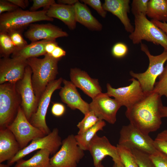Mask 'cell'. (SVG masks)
<instances>
[{
    "label": "cell",
    "instance_id": "obj_1",
    "mask_svg": "<svg viewBox=\"0 0 167 167\" xmlns=\"http://www.w3.org/2000/svg\"><path fill=\"white\" fill-rule=\"evenodd\" d=\"M161 97L153 91L146 93L140 101L126 109L125 115L130 124L146 135L158 130L162 123Z\"/></svg>",
    "mask_w": 167,
    "mask_h": 167
},
{
    "label": "cell",
    "instance_id": "obj_2",
    "mask_svg": "<svg viewBox=\"0 0 167 167\" xmlns=\"http://www.w3.org/2000/svg\"><path fill=\"white\" fill-rule=\"evenodd\" d=\"M56 59L46 53L44 58H31L27 59L32 71V82L38 101L48 85L55 79L58 73V62Z\"/></svg>",
    "mask_w": 167,
    "mask_h": 167
},
{
    "label": "cell",
    "instance_id": "obj_3",
    "mask_svg": "<svg viewBox=\"0 0 167 167\" xmlns=\"http://www.w3.org/2000/svg\"><path fill=\"white\" fill-rule=\"evenodd\" d=\"M134 16V29L129 36L134 44H138L143 40L160 45L167 50V35L161 28L149 20L142 14Z\"/></svg>",
    "mask_w": 167,
    "mask_h": 167
},
{
    "label": "cell",
    "instance_id": "obj_4",
    "mask_svg": "<svg viewBox=\"0 0 167 167\" xmlns=\"http://www.w3.org/2000/svg\"><path fill=\"white\" fill-rule=\"evenodd\" d=\"M47 11L43 9L32 11L19 8L12 12L3 13L0 15V32L24 30L31 24L38 21H53L54 19L47 15Z\"/></svg>",
    "mask_w": 167,
    "mask_h": 167
},
{
    "label": "cell",
    "instance_id": "obj_5",
    "mask_svg": "<svg viewBox=\"0 0 167 167\" xmlns=\"http://www.w3.org/2000/svg\"><path fill=\"white\" fill-rule=\"evenodd\" d=\"M140 49L148 56L149 65L147 69L142 73H135L131 71L130 74L139 82L145 93L152 91L157 78L162 73L164 65L167 61V50L164 49L162 53L157 55H152L148 46L141 42Z\"/></svg>",
    "mask_w": 167,
    "mask_h": 167
},
{
    "label": "cell",
    "instance_id": "obj_6",
    "mask_svg": "<svg viewBox=\"0 0 167 167\" xmlns=\"http://www.w3.org/2000/svg\"><path fill=\"white\" fill-rule=\"evenodd\" d=\"M21 99L16 84L0 85V128H7L14 121L21 106Z\"/></svg>",
    "mask_w": 167,
    "mask_h": 167
},
{
    "label": "cell",
    "instance_id": "obj_7",
    "mask_svg": "<svg viewBox=\"0 0 167 167\" xmlns=\"http://www.w3.org/2000/svg\"><path fill=\"white\" fill-rule=\"evenodd\" d=\"M75 135L71 134L62 140L60 149L50 158L51 167H77L84 156Z\"/></svg>",
    "mask_w": 167,
    "mask_h": 167
},
{
    "label": "cell",
    "instance_id": "obj_8",
    "mask_svg": "<svg viewBox=\"0 0 167 167\" xmlns=\"http://www.w3.org/2000/svg\"><path fill=\"white\" fill-rule=\"evenodd\" d=\"M118 144L130 150L141 151L149 155L157 150L154 140L148 135L143 134L130 123L123 126L121 128Z\"/></svg>",
    "mask_w": 167,
    "mask_h": 167
},
{
    "label": "cell",
    "instance_id": "obj_9",
    "mask_svg": "<svg viewBox=\"0 0 167 167\" xmlns=\"http://www.w3.org/2000/svg\"><path fill=\"white\" fill-rule=\"evenodd\" d=\"M7 128L15 136L21 149L27 146L30 141L46 135L30 123L21 106L15 119Z\"/></svg>",
    "mask_w": 167,
    "mask_h": 167
},
{
    "label": "cell",
    "instance_id": "obj_10",
    "mask_svg": "<svg viewBox=\"0 0 167 167\" xmlns=\"http://www.w3.org/2000/svg\"><path fill=\"white\" fill-rule=\"evenodd\" d=\"M62 142L58 129L55 128L48 135L33 140L27 146L20 150L13 158L8 161L7 164L11 166L24 156L38 149H48L51 155H54L61 146Z\"/></svg>",
    "mask_w": 167,
    "mask_h": 167
},
{
    "label": "cell",
    "instance_id": "obj_11",
    "mask_svg": "<svg viewBox=\"0 0 167 167\" xmlns=\"http://www.w3.org/2000/svg\"><path fill=\"white\" fill-rule=\"evenodd\" d=\"M63 79L60 78L50 82L47 86L38 101L36 112L32 115L30 123L47 135L51 132L46 122V116L52 95L56 90L61 88Z\"/></svg>",
    "mask_w": 167,
    "mask_h": 167
},
{
    "label": "cell",
    "instance_id": "obj_12",
    "mask_svg": "<svg viewBox=\"0 0 167 167\" xmlns=\"http://www.w3.org/2000/svg\"><path fill=\"white\" fill-rule=\"evenodd\" d=\"M32 69L28 65L23 78L16 84V89L21 97V106L29 121L36 112L38 103L32 84Z\"/></svg>",
    "mask_w": 167,
    "mask_h": 167
},
{
    "label": "cell",
    "instance_id": "obj_13",
    "mask_svg": "<svg viewBox=\"0 0 167 167\" xmlns=\"http://www.w3.org/2000/svg\"><path fill=\"white\" fill-rule=\"evenodd\" d=\"M130 80L132 83L128 86L117 88H113L110 84L106 85V93L110 97H113L121 104L128 108L142 99L145 93L137 80L133 78Z\"/></svg>",
    "mask_w": 167,
    "mask_h": 167
},
{
    "label": "cell",
    "instance_id": "obj_14",
    "mask_svg": "<svg viewBox=\"0 0 167 167\" xmlns=\"http://www.w3.org/2000/svg\"><path fill=\"white\" fill-rule=\"evenodd\" d=\"M89 104L90 110L94 112L101 120L114 124L116 121L117 112L121 107L115 99H112L106 93H101L92 99Z\"/></svg>",
    "mask_w": 167,
    "mask_h": 167
},
{
    "label": "cell",
    "instance_id": "obj_15",
    "mask_svg": "<svg viewBox=\"0 0 167 167\" xmlns=\"http://www.w3.org/2000/svg\"><path fill=\"white\" fill-rule=\"evenodd\" d=\"M27 60L9 57L0 59V84H16L23 78Z\"/></svg>",
    "mask_w": 167,
    "mask_h": 167
},
{
    "label": "cell",
    "instance_id": "obj_16",
    "mask_svg": "<svg viewBox=\"0 0 167 167\" xmlns=\"http://www.w3.org/2000/svg\"><path fill=\"white\" fill-rule=\"evenodd\" d=\"M88 150L95 167L108 156L111 157L113 162L121 161L117 147L112 145L105 136L100 137L96 134L90 143Z\"/></svg>",
    "mask_w": 167,
    "mask_h": 167
},
{
    "label": "cell",
    "instance_id": "obj_17",
    "mask_svg": "<svg viewBox=\"0 0 167 167\" xmlns=\"http://www.w3.org/2000/svg\"><path fill=\"white\" fill-rule=\"evenodd\" d=\"M24 33L26 38L31 42L40 40H55L60 37H66L68 33L61 28L50 23L46 24H31Z\"/></svg>",
    "mask_w": 167,
    "mask_h": 167
},
{
    "label": "cell",
    "instance_id": "obj_18",
    "mask_svg": "<svg viewBox=\"0 0 167 167\" xmlns=\"http://www.w3.org/2000/svg\"><path fill=\"white\" fill-rule=\"evenodd\" d=\"M71 81L92 99L102 92L98 80L91 78L85 71L79 69H71L70 74Z\"/></svg>",
    "mask_w": 167,
    "mask_h": 167
},
{
    "label": "cell",
    "instance_id": "obj_19",
    "mask_svg": "<svg viewBox=\"0 0 167 167\" xmlns=\"http://www.w3.org/2000/svg\"><path fill=\"white\" fill-rule=\"evenodd\" d=\"M62 82L64 86L59 92L62 101L71 109H78L84 115L89 111V104L82 98L73 83L65 79Z\"/></svg>",
    "mask_w": 167,
    "mask_h": 167
},
{
    "label": "cell",
    "instance_id": "obj_20",
    "mask_svg": "<svg viewBox=\"0 0 167 167\" xmlns=\"http://www.w3.org/2000/svg\"><path fill=\"white\" fill-rule=\"evenodd\" d=\"M129 0H105L104 9L116 16L123 24L125 30L131 33L134 28L131 24L128 14L130 12Z\"/></svg>",
    "mask_w": 167,
    "mask_h": 167
},
{
    "label": "cell",
    "instance_id": "obj_21",
    "mask_svg": "<svg viewBox=\"0 0 167 167\" xmlns=\"http://www.w3.org/2000/svg\"><path fill=\"white\" fill-rule=\"evenodd\" d=\"M20 150L12 133L7 128H0V163L11 159Z\"/></svg>",
    "mask_w": 167,
    "mask_h": 167
},
{
    "label": "cell",
    "instance_id": "obj_22",
    "mask_svg": "<svg viewBox=\"0 0 167 167\" xmlns=\"http://www.w3.org/2000/svg\"><path fill=\"white\" fill-rule=\"evenodd\" d=\"M46 15L50 18L61 20L71 30H74L76 28V21L74 5L55 3L50 6Z\"/></svg>",
    "mask_w": 167,
    "mask_h": 167
},
{
    "label": "cell",
    "instance_id": "obj_23",
    "mask_svg": "<svg viewBox=\"0 0 167 167\" xmlns=\"http://www.w3.org/2000/svg\"><path fill=\"white\" fill-rule=\"evenodd\" d=\"M74 6L76 22L80 23L90 30L96 31L101 30L102 24L92 15L85 4L81 3L78 1Z\"/></svg>",
    "mask_w": 167,
    "mask_h": 167
},
{
    "label": "cell",
    "instance_id": "obj_24",
    "mask_svg": "<svg viewBox=\"0 0 167 167\" xmlns=\"http://www.w3.org/2000/svg\"><path fill=\"white\" fill-rule=\"evenodd\" d=\"M55 40L46 39L32 42L24 48L15 51L12 54L11 58L27 60L31 58L44 56L46 54L45 49L46 44Z\"/></svg>",
    "mask_w": 167,
    "mask_h": 167
},
{
    "label": "cell",
    "instance_id": "obj_25",
    "mask_svg": "<svg viewBox=\"0 0 167 167\" xmlns=\"http://www.w3.org/2000/svg\"><path fill=\"white\" fill-rule=\"evenodd\" d=\"M47 149H40L27 160L22 159L16 162L14 167H51L49 156Z\"/></svg>",
    "mask_w": 167,
    "mask_h": 167
},
{
    "label": "cell",
    "instance_id": "obj_26",
    "mask_svg": "<svg viewBox=\"0 0 167 167\" xmlns=\"http://www.w3.org/2000/svg\"><path fill=\"white\" fill-rule=\"evenodd\" d=\"M146 16L151 20L167 23V0H150Z\"/></svg>",
    "mask_w": 167,
    "mask_h": 167
},
{
    "label": "cell",
    "instance_id": "obj_27",
    "mask_svg": "<svg viewBox=\"0 0 167 167\" xmlns=\"http://www.w3.org/2000/svg\"><path fill=\"white\" fill-rule=\"evenodd\" d=\"M106 125L104 121L100 120L95 125L84 133L75 135L76 140L80 147L84 151L88 150L91 140L97 132L103 130Z\"/></svg>",
    "mask_w": 167,
    "mask_h": 167
},
{
    "label": "cell",
    "instance_id": "obj_28",
    "mask_svg": "<svg viewBox=\"0 0 167 167\" xmlns=\"http://www.w3.org/2000/svg\"><path fill=\"white\" fill-rule=\"evenodd\" d=\"M17 50L7 32H0V54L3 58L9 57Z\"/></svg>",
    "mask_w": 167,
    "mask_h": 167
},
{
    "label": "cell",
    "instance_id": "obj_29",
    "mask_svg": "<svg viewBox=\"0 0 167 167\" xmlns=\"http://www.w3.org/2000/svg\"><path fill=\"white\" fill-rule=\"evenodd\" d=\"M82 120L77 125L79 129L77 134H82L91 128L100 120L93 112L90 110L84 115Z\"/></svg>",
    "mask_w": 167,
    "mask_h": 167
},
{
    "label": "cell",
    "instance_id": "obj_30",
    "mask_svg": "<svg viewBox=\"0 0 167 167\" xmlns=\"http://www.w3.org/2000/svg\"><path fill=\"white\" fill-rule=\"evenodd\" d=\"M121 160L125 167H139L130 149L117 144Z\"/></svg>",
    "mask_w": 167,
    "mask_h": 167
},
{
    "label": "cell",
    "instance_id": "obj_31",
    "mask_svg": "<svg viewBox=\"0 0 167 167\" xmlns=\"http://www.w3.org/2000/svg\"><path fill=\"white\" fill-rule=\"evenodd\" d=\"M158 78L159 80L156 82L152 91L167 98V64Z\"/></svg>",
    "mask_w": 167,
    "mask_h": 167
},
{
    "label": "cell",
    "instance_id": "obj_32",
    "mask_svg": "<svg viewBox=\"0 0 167 167\" xmlns=\"http://www.w3.org/2000/svg\"><path fill=\"white\" fill-rule=\"evenodd\" d=\"M131 150L139 167H156L149 155L136 149Z\"/></svg>",
    "mask_w": 167,
    "mask_h": 167
},
{
    "label": "cell",
    "instance_id": "obj_33",
    "mask_svg": "<svg viewBox=\"0 0 167 167\" xmlns=\"http://www.w3.org/2000/svg\"><path fill=\"white\" fill-rule=\"evenodd\" d=\"M23 30H14L6 32L16 48L17 50L24 48L28 45L22 36V33Z\"/></svg>",
    "mask_w": 167,
    "mask_h": 167
},
{
    "label": "cell",
    "instance_id": "obj_34",
    "mask_svg": "<svg viewBox=\"0 0 167 167\" xmlns=\"http://www.w3.org/2000/svg\"><path fill=\"white\" fill-rule=\"evenodd\" d=\"M149 0H133L131 4V11L134 16L142 14L146 16Z\"/></svg>",
    "mask_w": 167,
    "mask_h": 167
},
{
    "label": "cell",
    "instance_id": "obj_35",
    "mask_svg": "<svg viewBox=\"0 0 167 167\" xmlns=\"http://www.w3.org/2000/svg\"><path fill=\"white\" fill-rule=\"evenodd\" d=\"M156 148L167 154V130L159 133L154 140Z\"/></svg>",
    "mask_w": 167,
    "mask_h": 167
},
{
    "label": "cell",
    "instance_id": "obj_36",
    "mask_svg": "<svg viewBox=\"0 0 167 167\" xmlns=\"http://www.w3.org/2000/svg\"><path fill=\"white\" fill-rule=\"evenodd\" d=\"M150 158L156 167H167V154L157 149L149 155Z\"/></svg>",
    "mask_w": 167,
    "mask_h": 167
},
{
    "label": "cell",
    "instance_id": "obj_37",
    "mask_svg": "<svg viewBox=\"0 0 167 167\" xmlns=\"http://www.w3.org/2000/svg\"><path fill=\"white\" fill-rule=\"evenodd\" d=\"M128 49L127 45L122 42L115 44L112 49V54L115 57L121 58L125 57L127 54Z\"/></svg>",
    "mask_w": 167,
    "mask_h": 167
},
{
    "label": "cell",
    "instance_id": "obj_38",
    "mask_svg": "<svg viewBox=\"0 0 167 167\" xmlns=\"http://www.w3.org/2000/svg\"><path fill=\"white\" fill-rule=\"evenodd\" d=\"M84 4H87L94 9L102 17L106 16L107 11L103 8V5L99 0H83L81 1Z\"/></svg>",
    "mask_w": 167,
    "mask_h": 167
},
{
    "label": "cell",
    "instance_id": "obj_39",
    "mask_svg": "<svg viewBox=\"0 0 167 167\" xmlns=\"http://www.w3.org/2000/svg\"><path fill=\"white\" fill-rule=\"evenodd\" d=\"M33 4L30 7L29 11H35L41 7H43V10H47L50 6L55 3L54 0H33Z\"/></svg>",
    "mask_w": 167,
    "mask_h": 167
},
{
    "label": "cell",
    "instance_id": "obj_40",
    "mask_svg": "<svg viewBox=\"0 0 167 167\" xmlns=\"http://www.w3.org/2000/svg\"><path fill=\"white\" fill-rule=\"evenodd\" d=\"M19 8V7L7 0H0V15L5 12H9L14 11Z\"/></svg>",
    "mask_w": 167,
    "mask_h": 167
},
{
    "label": "cell",
    "instance_id": "obj_41",
    "mask_svg": "<svg viewBox=\"0 0 167 167\" xmlns=\"http://www.w3.org/2000/svg\"><path fill=\"white\" fill-rule=\"evenodd\" d=\"M65 111L66 108L64 105L60 103H53L51 109L53 115L57 117H59L63 115Z\"/></svg>",
    "mask_w": 167,
    "mask_h": 167
},
{
    "label": "cell",
    "instance_id": "obj_42",
    "mask_svg": "<svg viewBox=\"0 0 167 167\" xmlns=\"http://www.w3.org/2000/svg\"><path fill=\"white\" fill-rule=\"evenodd\" d=\"M66 55L65 51L58 45L55 49L50 55L55 58L61 59Z\"/></svg>",
    "mask_w": 167,
    "mask_h": 167
},
{
    "label": "cell",
    "instance_id": "obj_43",
    "mask_svg": "<svg viewBox=\"0 0 167 167\" xmlns=\"http://www.w3.org/2000/svg\"><path fill=\"white\" fill-rule=\"evenodd\" d=\"M19 7L24 9L29 4V1L27 0H7Z\"/></svg>",
    "mask_w": 167,
    "mask_h": 167
},
{
    "label": "cell",
    "instance_id": "obj_44",
    "mask_svg": "<svg viewBox=\"0 0 167 167\" xmlns=\"http://www.w3.org/2000/svg\"><path fill=\"white\" fill-rule=\"evenodd\" d=\"M58 46L56 40L50 42L46 44L45 49L46 53L50 55L55 49Z\"/></svg>",
    "mask_w": 167,
    "mask_h": 167
},
{
    "label": "cell",
    "instance_id": "obj_45",
    "mask_svg": "<svg viewBox=\"0 0 167 167\" xmlns=\"http://www.w3.org/2000/svg\"><path fill=\"white\" fill-rule=\"evenodd\" d=\"M151 21L167 35V23L162 22L153 20H151Z\"/></svg>",
    "mask_w": 167,
    "mask_h": 167
},
{
    "label": "cell",
    "instance_id": "obj_46",
    "mask_svg": "<svg viewBox=\"0 0 167 167\" xmlns=\"http://www.w3.org/2000/svg\"><path fill=\"white\" fill-rule=\"evenodd\" d=\"M78 0H58L57 1L58 3L69 5H74Z\"/></svg>",
    "mask_w": 167,
    "mask_h": 167
},
{
    "label": "cell",
    "instance_id": "obj_47",
    "mask_svg": "<svg viewBox=\"0 0 167 167\" xmlns=\"http://www.w3.org/2000/svg\"><path fill=\"white\" fill-rule=\"evenodd\" d=\"M162 118L167 117V106H162L161 110Z\"/></svg>",
    "mask_w": 167,
    "mask_h": 167
},
{
    "label": "cell",
    "instance_id": "obj_48",
    "mask_svg": "<svg viewBox=\"0 0 167 167\" xmlns=\"http://www.w3.org/2000/svg\"><path fill=\"white\" fill-rule=\"evenodd\" d=\"M113 162L114 163L112 167H125L121 161H118Z\"/></svg>",
    "mask_w": 167,
    "mask_h": 167
},
{
    "label": "cell",
    "instance_id": "obj_49",
    "mask_svg": "<svg viewBox=\"0 0 167 167\" xmlns=\"http://www.w3.org/2000/svg\"><path fill=\"white\" fill-rule=\"evenodd\" d=\"M10 166L8 165L4 164H3L0 163V167H10Z\"/></svg>",
    "mask_w": 167,
    "mask_h": 167
},
{
    "label": "cell",
    "instance_id": "obj_50",
    "mask_svg": "<svg viewBox=\"0 0 167 167\" xmlns=\"http://www.w3.org/2000/svg\"><path fill=\"white\" fill-rule=\"evenodd\" d=\"M95 167H105L102 164L101 162L98 165L95 166Z\"/></svg>",
    "mask_w": 167,
    "mask_h": 167
}]
</instances>
